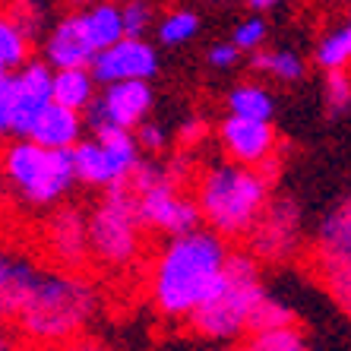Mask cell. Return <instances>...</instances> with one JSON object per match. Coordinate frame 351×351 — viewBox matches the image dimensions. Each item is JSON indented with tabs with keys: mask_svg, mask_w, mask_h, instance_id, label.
<instances>
[{
	"mask_svg": "<svg viewBox=\"0 0 351 351\" xmlns=\"http://www.w3.org/2000/svg\"><path fill=\"white\" fill-rule=\"evenodd\" d=\"M228 256L231 241L206 225L187 234L165 237L146 272L152 311L168 323H187L190 313L219 288Z\"/></svg>",
	"mask_w": 351,
	"mask_h": 351,
	"instance_id": "1",
	"label": "cell"
},
{
	"mask_svg": "<svg viewBox=\"0 0 351 351\" xmlns=\"http://www.w3.org/2000/svg\"><path fill=\"white\" fill-rule=\"evenodd\" d=\"M98 307H101V298H98V285L89 272H70L51 266L41 272L38 285H35L29 304L23 307L19 319L13 323V329L25 348L45 351L86 335V329L95 323Z\"/></svg>",
	"mask_w": 351,
	"mask_h": 351,
	"instance_id": "2",
	"label": "cell"
},
{
	"mask_svg": "<svg viewBox=\"0 0 351 351\" xmlns=\"http://www.w3.org/2000/svg\"><path fill=\"white\" fill-rule=\"evenodd\" d=\"M193 196L203 213V225L225 241H244L263 209L272 199V178L260 168L237 165L231 158L206 162L193 178Z\"/></svg>",
	"mask_w": 351,
	"mask_h": 351,
	"instance_id": "3",
	"label": "cell"
},
{
	"mask_svg": "<svg viewBox=\"0 0 351 351\" xmlns=\"http://www.w3.org/2000/svg\"><path fill=\"white\" fill-rule=\"evenodd\" d=\"M266 298L263 288V263L247 247H231L219 288L209 301H203L190 313L187 329L213 345H234L250 335V323Z\"/></svg>",
	"mask_w": 351,
	"mask_h": 351,
	"instance_id": "4",
	"label": "cell"
},
{
	"mask_svg": "<svg viewBox=\"0 0 351 351\" xmlns=\"http://www.w3.org/2000/svg\"><path fill=\"white\" fill-rule=\"evenodd\" d=\"M0 174L25 203L41 209L64 203L80 184L73 149H48L32 136H13L0 149Z\"/></svg>",
	"mask_w": 351,
	"mask_h": 351,
	"instance_id": "5",
	"label": "cell"
},
{
	"mask_svg": "<svg viewBox=\"0 0 351 351\" xmlns=\"http://www.w3.org/2000/svg\"><path fill=\"white\" fill-rule=\"evenodd\" d=\"M146 225L139 219L136 196L127 184L101 190L98 203L89 209V244L92 263L108 272H127L143 260Z\"/></svg>",
	"mask_w": 351,
	"mask_h": 351,
	"instance_id": "6",
	"label": "cell"
},
{
	"mask_svg": "<svg viewBox=\"0 0 351 351\" xmlns=\"http://www.w3.org/2000/svg\"><path fill=\"white\" fill-rule=\"evenodd\" d=\"M127 187L136 196L139 219L149 231H158L165 237L187 234V231L203 228V213L193 196V187L180 184L165 162H143L133 168Z\"/></svg>",
	"mask_w": 351,
	"mask_h": 351,
	"instance_id": "7",
	"label": "cell"
},
{
	"mask_svg": "<svg viewBox=\"0 0 351 351\" xmlns=\"http://www.w3.org/2000/svg\"><path fill=\"white\" fill-rule=\"evenodd\" d=\"M304 266L332 304L351 319V193L319 221Z\"/></svg>",
	"mask_w": 351,
	"mask_h": 351,
	"instance_id": "8",
	"label": "cell"
},
{
	"mask_svg": "<svg viewBox=\"0 0 351 351\" xmlns=\"http://www.w3.org/2000/svg\"><path fill=\"white\" fill-rule=\"evenodd\" d=\"M143 162L136 130L114 127V123H95L89 139H80L73 146L76 180L89 190H108L127 184L133 168Z\"/></svg>",
	"mask_w": 351,
	"mask_h": 351,
	"instance_id": "9",
	"label": "cell"
},
{
	"mask_svg": "<svg viewBox=\"0 0 351 351\" xmlns=\"http://www.w3.org/2000/svg\"><path fill=\"white\" fill-rule=\"evenodd\" d=\"M244 247L263 266L294 260L301 250V206L291 196H272L250 234L244 237Z\"/></svg>",
	"mask_w": 351,
	"mask_h": 351,
	"instance_id": "10",
	"label": "cell"
},
{
	"mask_svg": "<svg viewBox=\"0 0 351 351\" xmlns=\"http://www.w3.org/2000/svg\"><path fill=\"white\" fill-rule=\"evenodd\" d=\"M215 139H219L225 158L237 165H250L260 168L269 178L278 174V133L272 121H260V117H244V114H228L221 117L215 127Z\"/></svg>",
	"mask_w": 351,
	"mask_h": 351,
	"instance_id": "11",
	"label": "cell"
},
{
	"mask_svg": "<svg viewBox=\"0 0 351 351\" xmlns=\"http://www.w3.org/2000/svg\"><path fill=\"white\" fill-rule=\"evenodd\" d=\"M41 250L54 269L89 272L92 244H89V213L80 206H54L41 228Z\"/></svg>",
	"mask_w": 351,
	"mask_h": 351,
	"instance_id": "12",
	"label": "cell"
},
{
	"mask_svg": "<svg viewBox=\"0 0 351 351\" xmlns=\"http://www.w3.org/2000/svg\"><path fill=\"white\" fill-rule=\"evenodd\" d=\"M89 70L98 86H111V82H127V80H152L158 73V51L146 38L123 35L111 48L98 51Z\"/></svg>",
	"mask_w": 351,
	"mask_h": 351,
	"instance_id": "13",
	"label": "cell"
},
{
	"mask_svg": "<svg viewBox=\"0 0 351 351\" xmlns=\"http://www.w3.org/2000/svg\"><path fill=\"white\" fill-rule=\"evenodd\" d=\"M152 111V86L149 80H127V82H111L95 95L92 108L86 111L89 123H114V127H127L136 130L143 121H149Z\"/></svg>",
	"mask_w": 351,
	"mask_h": 351,
	"instance_id": "14",
	"label": "cell"
},
{
	"mask_svg": "<svg viewBox=\"0 0 351 351\" xmlns=\"http://www.w3.org/2000/svg\"><path fill=\"white\" fill-rule=\"evenodd\" d=\"M54 101V66L29 60L13 70V136H29L35 117Z\"/></svg>",
	"mask_w": 351,
	"mask_h": 351,
	"instance_id": "15",
	"label": "cell"
},
{
	"mask_svg": "<svg viewBox=\"0 0 351 351\" xmlns=\"http://www.w3.org/2000/svg\"><path fill=\"white\" fill-rule=\"evenodd\" d=\"M41 54L54 70H66V66H92L98 54V45L92 38L89 29V16H86V7L66 13L64 19L54 23V29L48 32L45 45H41Z\"/></svg>",
	"mask_w": 351,
	"mask_h": 351,
	"instance_id": "16",
	"label": "cell"
},
{
	"mask_svg": "<svg viewBox=\"0 0 351 351\" xmlns=\"http://www.w3.org/2000/svg\"><path fill=\"white\" fill-rule=\"evenodd\" d=\"M86 121H89L86 111H76V108H66V105L51 101V105L35 117L29 136H32L35 143H41V146H48V149H73L82 139Z\"/></svg>",
	"mask_w": 351,
	"mask_h": 351,
	"instance_id": "17",
	"label": "cell"
},
{
	"mask_svg": "<svg viewBox=\"0 0 351 351\" xmlns=\"http://www.w3.org/2000/svg\"><path fill=\"white\" fill-rule=\"evenodd\" d=\"M41 272L45 269H41L38 263L19 256L16 266H13V272L0 282V323H7V326L16 323L19 313H23V307L29 304V298H32L35 285H38Z\"/></svg>",
	"mask_w": 351,
	"mask_h": 351,
	"instance_id": "18",
	"label": "cell"
},
{
	"mask_svg": "<svg viewBox=\"0 0 351 351\" xmlns=\"http://www.w3.org/2000/svg\"><path fill=\"white\" fill-rule=\"evenodd\" d=\"M95 76L89 66H66L54 70V101L76 111H89L95 101Z\"/></svg>",
	"mask_w": 351,
	"mask_h": 351,
	"instance_id": "19",
	"label": "cell"
},
{
	"mask_svg": "<svg viewBox=\"0 0 351 351\" xmlns=\"http://www.w3.org/2000/svg\"><path fill=\"white\" fill-rule=\"evenodd\" d=\"M29 60H32V35L7 10H0V70L13 73Z\"/></svg>",
	"mask_w": 351,
	"mask_h": 351,
	"instance_id": "20",
	"label": "cell"
},
{
	"mask_svg": "<svg viewBox=\"0 0 351 351\" xmlns=\"http://www.w3.org/2000/svg\"><path fill=\"white\" fill-rule=\"evenodd\" d=\"M250 66H254V73L272 76V80H278V82H298L307 73V64H304L294 51H285V48L254 51V54H250Z\"/></svg>",
	"mask_w": 351,
	"mask_h": 351,
	"instance_id": "21",
	"label": "cell"
},
{
	"mask_svg": "<svg viewBox=\"0 0 351 351\" xmlns=\"http://www.w3.org/2000/svg\"><path fill=\"white\" fill-rule=\"evenodd\" d=\"M86 16H89V29H92V38H95L98 51L111 48L114 41H121L123 35V13L117 3L111 0H98L92 7H86Z\"/></svg>",
	"mask_w": 351,
	"mask_h": 351,
	"instance_id": "22",
	"label": "cell"
},
{
	"mask_svg": "<svg viewBox=\"0 0 351 351\" xmlns=\"http://www.w3.org/2000/svg\"><path fill=\"white\" fill-rule=\"evenodd\" d=\"M228 111L244 117H260V121H272L276 114V101L263 86L256 82H241L228 92Z\"/></svg>",
	"mask_w": 351,
	"mask_h": 351,
	"instance_id": "23",
	"label": "cell"
},
{
	"mask_svg": "<svg viewBox=\"0 0 351 351\" xmlns=\"http://www.w3.org/2000/svg\"><path fill=\"white\" fill-rule=\"evenodd\" d=\"M241 348H244V351H313L298 326L254 332V335H247Z\"/></svg>",
	"mask_w": 351,
	"mask_h": 351,
	"instance_id": "24",
	"label": "cell"
},
{
	"mask_svg": "<svg viewBox=\"0 0 351 351\" xmlns=\"http://www.w3.org/2000/svg\"><path fill=\"white\" fill-rule=\"evenodd\" d=\"M313 60H317L319 70H351V29H339V32L319 38L317 51H313Z\"/></svg>",
	"mask_w": 351,
	"mask_h": 351,
	"instance_id": "25",
	"label": "cell"
},
{
	"mask_svg": "<svg viewBox=\"0 0 351 351\" xmlns=\"http://www.w3.org/2000/svg\"><path fill=\"white\" fill-rule=\"evenodd\" d=\"M158 32V41L168 45V48H178V45H187L190 38H196L199 32V16L190 13V10H171V13H165L156 25Z\"/></svg>",
	"mask_w": 351,
	"mask_h": 351,
	"instance_id": "26",
	"label": "cell"
},
{
	"mask_svg": "<svg viewBox=\"0 0 351 351\" xmlns=\"http://www.w3.org/2000/svg\"><path fill=\"white\" fill-rule=\"evenodd\" d=\"M285 326H298V317L288 304H282L278 298H272L266 291V298L260 301L254 313V323H250V335L254 332H266V329H285Z\"/></svg>",
	"mask_w": 351,
	"mask_h": 351,
	"instance_id": "27",
	"label": "cell"
},
{
	"mask_svg": "<svg viewBox=\"0 0 351 351\" xmlns=\"http://www.w3.org/2000/svg\"><path fill=\"white\" fill-rule=\"evenodd\" d=\"M329 114H342L351 108V70H329L326 86H323Z\"/></svg>",
	"mask_w": 351,
	"mask_h": 351,
	"instance_id": "28",
	"label": "cell"
},
{
	"mask_svg": "<svg viewBox=\"0 0 351 351\" xmlns=\"http://www.w3.org/2000/svg\"><path fill=\"white\" fill-rule=\"evenodd\" d=\"M266 32H269V29H266V23H263L260 16H247L234 25L231 41L241 48V54H254V51H260L263 45H266Z\"/></svg>",
	"mask_w": 351,
	"mask_h": 351,
	"instance_id": "29",
	"label": "cell"
},
{
	"mask_svg": "<svg viewBox=\"0 0 351 351\" xmlns=\"http://www.w3.org/2000/svg\"><path fill=\"white\" fill-rule=\"evenodd\" d=\"M121 13H123V32L146 38V32L152 29V7L146 0H123Z\"/></svg>",
	"mask_w": 351,
	"mask_h": 351,
	"instance_id": "30",
	"label": "cell"
},
{
	"mask_svg": "<svg viewBox=\"0 0 351 351\" xmlns=\"http://www.w3.org/2000/svg\"><path fill=\"white\" fill-rule=\"evenodd\" d=\"M136 139H139V149H143L146 156H162V152H168V133H165V127H158L156 121L139 123Z\"/></svg>",
	"mask_w": 351,
	"mask_h": 351,
	"instance_id": "31",
	"label": "cell"
},
{
	"mask_svg": "<svg viewBox=\"0 0 351 351\" xmlns=\"http://www.w3.org/2000/svg\"><path fill=\"white\" fill-rule=\"evenodd\" d=\"M0 136H13V73L0 70Z\"/></svg>",
	"mask_w": 351,
	"mask_h": 351,
	"instance_id": "32",
	"label": "cell"
},
{
	"mask_svg": "<svg viewBox=\"0 0 351 351\" xmlns=\"http://www.w3.org/2000/svg\"><path fill=\"white\" fill-rule=\"evenodd\" d=\"M206 136H209V123H206L203 117H190V121L180 127V133H178L180 149H190V152H196V146H199Z\"/></svg>",
	"mask_w": 351,
	"mask_h": 351,
	"instance_id": "33",
	"label": "cell"
},
{
	"mask_svg": "<svg viewBox=\"0 0 351 351\" xmlns=\"http://www.w3.org/2000/svg\"><path fill=\"white\" fill-rule=\"evenodd\" d=\"M206 60H209L215 70H228V66H234L237 60H241V48H237L234 41H219V45L209 48Z\"/></svg>",
	"mask_w": 351,
	"mask_h": 351,
	"instance_id": "34",
	"label": "cell"
},
{
	"mask_svg": "<svg viewBox=\"0 0 351 351\" xmlns=\"http://www.w3.org/2000/svg\"><path fill=\"white\" fill-rule=\"evenodd\" d=\"M45 351H114V348L105 345L101 339H95V335H80V339H70V342L54 345V348H45Z\"/></svg>",
	"mask_w": 351,
	"mask_h": 351,
	"instance_id": "35",
	"label": "cell"
},
{
	"mask_svg": "<svg viewBox=\"0 0 351 351\" xmlns=\"http://www.w3.org/2000/svg\"><path fill=\"white\" fill-rule=\"evenodd\" d=\"M19 339L16 335V329L13 326H7V323H0V351H19Z\"/></svg>",
	"mask_w": 351,
	"mask_h": 351,
	"instance_id": "36",
	"label": "cell"
},
{
	"mask_svg": "<svg viewBox=\"0 0 351 351\" xmlns=\"http://www.w3.org/2000/svg\"><path fill=\"white\" fill-rule=\"evenodd\" d=\"M16 260H19V256L13 254L10 247H3V244H0V282H3V278H7L10 272H13V266H16Z\"/></svg>",
	"mask_w": 351,
	"mask_h": 351,
	"instance_id": "37",
	"label": "cell"
},
{
	"mask_svg": "<svg viewBox=\"0 0 351 351\" xmlns=\"http://www.w3.org/2000/svg\"><path fill=\"white\" fill-rule=\"evenodd\" d=\"M278 3H282V0H247V7L256 10V13H266V10L278 7Z\"/></svg>",
	"mask_w": 351,
	"mask_h": 351,
	"instance_id": "38",
	"label": "cell"
},
{
	"mask_svg": "<svg viewBox=\"0 0 351 351\" xmlns=\"http://www.w3.org/2000/svg\"><path fill=\"white\" fill-rule=\"evenodd\" d=\"M66 3H73V7H92V3H98V0H66Z\"/></svg>",
	"mask_w": 351,
	"mask_h": 351,
	"instance_id": "39",
	"label": "cell"
},
{
	"mask_svg": "<svg viewBox=\"0 0 351 351\" xmlns=\"http://www.w3.org/2000/svg\"><path fill=\"white\" fill-rule=\"evenodd\" d=\"M213 351H244L241 345H219V348H213Z\"/></svg>",
	"mask_w": 351,
	"mask_h": 351,
	"instance_id": "40",
	"label": "cell"
},
{
	"mask_svg": "<svg viewBox=\"0 0 351 351\" xmlns=\"http://www.w3.org/2000/svg\"><path fill=\"white\" fill-rule=\"evenodd\" d=\"M213 3H231V0H213Z\"/></svg>",
	"mask_w": 351,
	"mask_h": 351,
	"instance_id": "41",
	"label": "cell"
},
{
	"mask_svg": "<svg viewBox=\"0 0 351 351\" xmlns=\"http://www.w3.org/2000/svg\"><path fill=\"white\" fill-rule=\"evenodd\" d=\"M7 3H10V0H0V7H7Z\"/></svg>",
	"mask_w": 351,
	"mask_h": 351,
	"instance_id": "42",
	"label": "cell"
},
{
	"mask_svg": "<svg viewBox=\"0 0 351 351\" xmlns=\"http://www.w3.org/2000/svg\"><path fill=\"white\" fill-rule=\"evenodd\" d=\"M348 29H351V23H348Z\"/></svg>",
	"mask_w": 351,
	"mask_h": 351,
	"instance_id": "43",
	"label": "cell"
}]
</instances>
